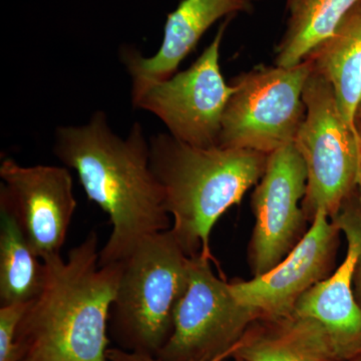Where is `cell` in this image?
Returning <instances> with one entry per match:
<instances>
[{
    "label": "cell",
    "instance_id": "13",
    "mask_svg": "<svg viewBox=\"0 0 361 361\" xmlns=\"http://www.w3.org/2000/svg\"><path fill=\"white\" fill-rule=\"evenodd\" d=\"M251 9L252 4L246 0H182L168 16L163 42L156 54L146 58L133 47L122 49L121 59L132 78V97L175 75L180 63L216 21Z\"/></svg>",
    "mask_w": 361,
    "mask_h": 361
},
{
    "label": "cell",
    "instance_id": "15",
    "mask_svg": "<svg viewBox=\"0 0 361 361\" xmlns=\"http://www.w3.org/2000/svg\"><path fill=\"white\" fill-rule=\"evenodd\" d=\"M248 330L233 357L238 361H336L322 330L312 322L289 315L260 319Z\"/></svg>",
    "mask_w": 361,
    "mask_h": 361
},
{
    "label": "cell",
    "instance_id": "17",
    "mask_svg": "<svg viewBox=\"0 0 361 361\" xmlns=\"http://www.w3.org/2000/svg\"><path fill=\"white\" fill-rule=\"evenodd\" d=\"M44 272V261L13 216L0 208V306L30 303L42 289Z\"/></svg>",
    "mask_w": 361,
    "mask_h": 361
},
{
    "label": "cell",
    "instance_id": "3",
    "mask_svg": "<svg viewBox=\"0 0 361 361\" xmlns=\"http://www.w3.org/2000/svg\"><path fill=\"white\" fill-rule=\"evenodd\" d=\"M268 156L219 146L199 148L169 133L149 139V163L163 190L171 230L189 257L213 260L214 226L258 184Z\"/></svg>",
    "mask_w": 361,
    "mask_h": 361
},
{
    "label": "cell",
    "instance_id": "25",
    "mask_svg": "<svg viewBox=\"0 0 361 361\" xmlns=\"http://www.w3.org/2000/svg\"><path fill=\"white\" fill-rule=\"evenodd\" d=\"M246 1L250 2V4H252V1H259V0H246Z\"/></svg>",
    "mask_w": 361,
    "mask_h": 361
},
{
    "label": "cell",
    "instance_id": "1",
    "mask_svg": "<svg viewBox=\"0 0 361 361\" xmlns=\"http://www.w3.org/2000/svg\"><path fill=\"white\" fill-rule=\"evenodd\" d=\"M54 152L77 172L87 198L110 218L113 229L99 249V265L125 260L149 235L170 229L172 219L141 123H135L123 139L99 111L85 125L58 128Z\"/></svg>",
    "mask_w": 361,
    "mask_h": 361
},
{
    "label": "cell",
    "instance_id": "16",
    "mask_svg": "<svg viewBox=\"0 0 361 361\" xmlns=\"http://www.w3.org/2000/svg\"><path fill=\"white\" fill-rule=\"evenodd\" d=\"M361 0H287L288 21L277 45L275 66L291 68L306 61L329 39Z\"/></svg>",
    "mask_w": 361,
    "mask_h": 361
},
{
    "label": "cell",
    "instance_id": "8",
    "mask_svg": "<svg viewBox=\"0 0 361 361\" xmlns=\"http://www.w3.org/2000/svg\"><path fill=\"white\" fill-rule=\"evenodd\" d=\"M229 20L220 25L213 42L189 68L132 97L133 106L158 116L175 139L199 148L219 144L223 115L234 92L220 68L221 44Z\"/></svg>",
    "mask_w": 361,
    "mask_h": 361
},
{
    "label": "cell",
    "instance_id": "14",
    "mask_svg": "<svg viewBox=\"0 0 361 361\" xmlns=\"http://www.w3.org/2000/svg\"><path fill=\"white\" fill-rule=\"evenodd\" d=\"M306 61H310L316 73L329 80L342 118L358 135L356 118L361 99V2Z\"/></svg>",
    "mask_w": 361,
    "mask_h": 361
},
{
    "label": "cell",
    "instance_id": "26",
    "mask_svg": "<svg viewBox=\"0 0 361 361\" xmlns=\"http://www.w3.org/2000/svg\"><path fill=\"white\" fill-rule=\"evenodd\" d=\"M224 361H228V360H224Z\"/></svg>",
    "mask_w": 361,
    "mask_h": 361
},
{
    "label": "cell",
    "instance_id": "6",
    "mask_svg": "<svg viewBox=\"0 0 361 361\" xmlns=\"http://www.w3.org/2000/svg\"><path fill=\"white\" fill-rule=\"evenodd\" d=\"M313 66H259L233 80L221 126L222 148L270 155L292 144L306 115L303 90Z\"/></svg>",
    "mask_w": 361,
    "mask_h": 361
},
{
    "label": "cell",
    "instance_id": "21",
    "mask_svg": "<svg viewBox=\"0 0 361 361\" xmlns=\"http://www.w3.org/2000/svg\"><path fill=\"white\" fill-rule=\"evenodd\" d=\"M356 128H357L358 135H360V185H361V116H358L356 118ZM358 185V186H360Z\"/></svg>",
    "mask_w": 361,
    "mask_h": 361
},
{
    "label": "cell",
    "instance_id": "4",
    "mask_svg": "<svg viewBox=\"0 0 361 361\" xmlns=\"http://www.w3.org/2000/svg\"><path fill=\"white\" fill-rule=\"evenodd\" d=\"M122 262L109 337L116 348L157 357L172 336L176 306L189 283L191 257L170 228L142 240Z\"/></svg>",
    "mask_w": 361,
    "mask_h": 361
},
{
    "label": "cell",
    "instance_id": "12",
    "mask_svg": "<svg viewBox=\"0 0 361 361\" xmlns=\"http://www.w3.org/2000/svg\"><path fill=\"white\" fill-rule=\"evenodd\" d=\"M341 230L324 211L312 218L310 229L273 269L248 281L230 283L243 305L257 311L260 319L287 317L302 294L324 279Z\"/></svg>",
    "mask_w": 361,
    "mask_h": 361
},
{
    "label": "cell",
    "instance_id": "22",
    "mask_svg": "<svg viewBox=\"0 0 361 361\" xmlns=\"http://www.w3.org/2000/svg\"><path fill=\"white\" fill-rule=\"evenodd\" d=\"M344 361H361V353H358V355L353 356V357L349 358V360Z\"/></svg>",
    "mask_w": 361,
    "mask_h": 361
},
{
    "label": "cell",
    "instance_id": "5",
    "mask_svg": "<svg viewBox=\"0 0 361 361\" xmlns=\"http://www.w3.org/2000/svg\"><path fill=\"white\" fill-rule=\"evenodd\" d=\"M306 115L294 144L307 171L305 217H334L360 185V139L344 118L329 80L312 71L303 90Z\"/></svg>",
    "mask_w": 361,
    "mask_h": 361
},
{
    "label": "cell",
    "instance_id": "2",
    "mask_svg": "<svg viewBox=\"0 0 361 361\" xmlns=\"http://www.w3.org/2000/svg\"><path fill=\"white\" fill-rule=\"evenodd\" d=\"M90 232L68 259L44 260L42 289L16 329L18 361H108L109 318L123 262L101 266Z\"/></svg>",
    "mask_w": 361,
    "mask_h": 361
},
{
    "label": "cell",
    "instance_id": "11",
    "mask_svg": "<svg viewBox=\"0 0 361 361\" xmlns=\"http://www.w3.org/2000/svg\"><path fill=\"white\" fill-rule=\"evenodd\" d=\"M330 219L345 235V258L334 274L301 295L290 315L317 325L334 360L344 361L361 353V307L353 289L356 263L361 254V198L358 190Z\"/></svg>",
    "mask_w": 361,
    "mask_h": 361
},
{
    "label": "cell",
    "instance_id": "18",
    "mask_svg": "<svg viewBox=\"0 0 361 361\" xmlns=\"http://www.w3.org/2000/svg\"><path fill=\"white\" fill-rule=\"evenodd\" d=\"M27 304L0 306V361H18L16 329Z\"/></svg>",
    "mask_w": 361,
    "mask_h": 361
},
{
    "label": "cell",
    "instance_id": "10",
    "mask_svg": "<svg viewBox=\"0 0 361 361\" xmlns=\"http://www.w3.org/2000/svg\"><path fill=\"white\" fill-rule=\"evenodd\" d=\"M307 171L294 142L268 156L262 178L252 196L255 226L250 243L254 277L269 272L298 242L305 214L301 200Z\"/></svg>",
    "mask_w": 361,
    "mask_h": 361
},
{
    "label": "cell",
    "instance_id": "19",
    "mask_svg": "<svg viewBox=\"0 0 361 361\" xmlns=\"http://www.w3.org/2000/svg\"><path fill=\"white\" fill-rule=\"evenodd\" d=\"M230 357H233V353H227V355H221L219 357L209 361H224L229 360ZM106 358H108V361H161L155 356L128 353V351L116 348L115 346L108 348Z\"/></svg>",
    "mask_w": 361,
    "mask_h": 361
},
{
    "label": "cell",
    "instance_id": "24",
    "mask_svg": "<svg viewBox=\"0 0 361 361\" xmlns=\"http://www.w3.org/2000/svg\"><path fill=\"white\" fill-rule=\"evenodd\" d=\"M358 193H360V196L361 198V185H360V186H358Z\"/></svg>",
    "mask_w": 361,
    "mask_h": 361
},
{
    "label": "cell",
    "instance_id": "9",
    "mask_svg": "<svg viewBox=\"0 0 361 361\" xmlns=\"http://www.w3.org/2000/svg\"><path fill=\"white\" fill-rule=\"evenodd\" d=\"M0 208L13 216L42 261L59 255L77 209L68 169L25 167L6 159L0 166Z\"/></svg>",
    "mask_w": 361,
    "mask_h": 361
},
{
    "label": "cell",
    "instance_id": "23",
    "mask_svg": "<svg viewBox=\"0 0 361 361\" xmlns=\"http://www.w3.org/2000/svg\"><path fill=\"white\" fill-rule=\"evenodd\" d=\"M358 116H361V99H360V106H358V109H357V118Z\"/></svg>",
    "mask_w": 361,
    "mask_h": 361
},
{
    "label": "cell",
    "instance_id": "7",
    "mask_svg": "<svg viewBox=\"0 0 361 361\" xmlns=\"http://www.w3.org/2000/svg\"><path fill=\"white\" fill-rule=\"evenodd\" d=\"M210 259L191 258L189 283L176 306L173 332L157 358L209 361L236 353L240 341L260 315L243 305L230 283L214 274Z\"/></svg>",
    "mask_w": 361,
    "mask_h": 361
},
{
    "label": "cell",
    "instance_id": "20",
    "mask_svg": "<svg viewBox=\"0 0 361 361\" xmlns=\"http://www.w3.org/2000/svg\"><path fill=\"white\" fill-rule=\"evenodd\" d=\"M353 289H355L356 301L361 307V254L357 263H356L355 277H353Z\"/></svg>",
    "mask_w": 361,
    "mask_h": 361
}]
</instances>
